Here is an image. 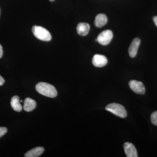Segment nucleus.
<instances>
[{
    "label": "nucleus",
    "instance_id": "1",
    "mask_svg": "<svg viewBox=\"0 0 157 157\" xmlns=\"http://www.w3.org/2000/svg\"><path fill=\"white\" fill-rule=\"evenodd\" d=\"M36 89L39 94L48 98H54L57 95L54 86L46 82H39L36 85Z\"/></svg>",
    "mask_w": 157,
    "mask_h": 157
},
{
    "label": "nucleus",
    "instance_id": "2",
    "mask_svg": "<svg viewBox=\"0 0 157 157\" xmlns=\"http://www.w3.org/2000/svg\"><path fill=\"white\" fill-rule=\"evenodd\" d=\"M32 31L35 37L42 41H50L52 39L51 35L46 29L39 26L35 25L32 28Z\"/></svg>",
    "mask_w": 157,
    "mask_h": 157
},
{
    "label": "nucleus",
    "instance_id": "3",
    "mask_svg": "<svg viewBox=\"0 0 157 157\" xmlns=\"http://www.w3.org/2000/svg\"><path fill=\"white\" fill-rule=\"evenodd\" d=\"M106 110L121 118H125L127 116L126 110L120 104L112 103L108 104L105 108Z\"/></svg>",
    "mask_w": 157,
    "mask_h": 157
},
{
    "label": "nucleus",
    "instance_id": "4",
    "mask_svg": "<svg viewBox=\"0 0 157 157\" xmlns=\"http://www.w3.org/2000/svg\"><path fill=\"white\" fill-rule=\"evenodd\" d=\"M113 37V34L110 30H106L101 32L98 35L97 40L98 42L102 45H106L109 44Z\"/></svg>",
    "mask_w": 157,
    "mask_h": 157
},
{
    "label": "nucleus",
    "instance_id": "5",
    "mask_svg": "<svg viewBox=\"0 0 157 157\" xmlns=\"http://www.w3.org/2000/svg\"><path fill=\"white\" fill-rule=\"evenodd\" d=\"M129 85L130 88L136 94L143 95L145 94V88L141 82L132 80L129 82Z\"/></svg>",
    "mask_w": 157,
    "mask_h": 157
},
{
    "label": "nucleus",
    "instance_id": "6",
    "mask_svg": "<svg viewBox=\"0 0 157 157\" xmlns=\"http://www.w3.org/2000/svg\"><path fill=\"white\" fill-rule=\"evenodd\" d=\"M108 60L106 56L100 54H96L93 57L92 63L97 67H102L106 66Z\"/></svg>",
    "mask_w": 157,
    "mask_h": 157
},
{
    "label": "nucleus",
    "instance_id": "7",
    "mask_svg": "<svg viewBox=\"0 0 157 157\" xmlns=\"http://www.w3.org/2000/svg\"><path fill=\"white\" fill-rule=\"evenodd\" d=\"M140 44V40L139 38H135L132 41L128 49L129 56L131 58L136 56Z\"/></svg>",
    "mask_w": 157,
    "mask_h": 157
},
{
    "label": "nucleus",
    "instance_id": "8",
    "mask_svg": "<svg viewBox=\"0 0 157 157\" xmlns=\"http://www.w3.org/2000/svg\"><path fill=\"white\" fill-rule=\"evenodd\" d=\"M125 153L128 157H137V151L135 146L130 142H126L124 144Z\"/></svg>",
    "mask_w": 157,
    "mask_h": 157
},
{
    "label": "nucleus",
    "instance_id": "9",
    "mask_svg": "<svg viewBox=\"0 0 157 157\" xmlns=\"http://www.w3.org/2000/svg\"><path fill=\"white\" fill-rule=\"evenodd\" d=\"M90 30V26L86 23H80L76 27L77 33L81 36H86Z\"/></svg>",
    "mask_w": 157,
    "mask_h": 157
},
{
    "label": "nucleus",
    "instance_id": "10",
    "mask_svg": "<svg viewBox=\"0 0 157 157\" xmlns=\"http://www.w3.org/2000/svg\"><path fill=\"white\" fill-rule=\"evenodd\" d=\"M108 19L105 14H98L96 16L95 19L94 25L98 28H101L107 23Z\"/></svg>",
    "mask_w": 157,
    "mask_h": 157
},
{
    "label": "nucleus",
    "instance_id": "11",
    "mask_svg": "<svg viewBox=\"0 0 157 157\" xmlns=\"http://www.w3.org/2000/svg\"><path fill=\"white\" fill-rule=\"evenodd\" d=\"M23 109L27 112H30L36 108V101L30 98H26L25 100Z\"/></svg>",
    "mask_w": 157,
    "mask_h": 157
},
{
    "label": "nucleus",
    "instance_id": "12",
    "mask_svg": "<svg viewBox=\"0 0 157 157\" xmlns=\"http://www.w3.org/2000/svg\"><path fill=\"white\" fill-rule=\"evenodd\" d=\"M44 147H38L31 149V150L26 153L25 157H38L43 153L44 151Z\"/></svg>",
    "mask_w": 157,
    "mask_h": 157
},
{
    "label": "nucleus",
    "instance_id": "13",
    "mask_svg": "<svg viewBox=\"0 0 157 157\" xmlns=\"http://www.w3.org/2000/svg\"><path fill=\"white\" fill-rule=\"evenodd\" d=\"M11 105L14 111L20 112L22 110V107L20 103L19 98L17 96H14L11 98Z\"/></svg>",
    "mask_w": 157,
    "mask_h": 157
},
{
    "label": "nucleus",
    "instance_id": "14",
    "mask_svg": "<svg viewBox=\"0 0 157 157\" xmlns=\"http://www.w3.org/2000/svg\"><path fill=\"white\" fill-rule=\"evenodd\" d=\"M151 120L152 123L155 125L157 126V111L152 113L151 116Z\"/></svg>",
    "mask_w": 157,
    "mask_h": 157
},
{
    "label": "nucleus",
    "instance_id": "15",
    "mask_svg": "<svg viewBox=\"0 0 157 157\" xmlns=\"http://www.w3.org/2000/svg\"><path fill=\"white\" fill-rule=\"evenodd\" d=\"M7 132V129L6 127H0V137H2Z\"/></svg>",
    "mask_w": 157,
    "mask_h": 157
},
{
    "label": "nucleus",
    "instance_id": "16",
    "mask_svg": "<svg viewBox=\"0 0 157 157\" xmlns=\"http://www.w3.org/2000/svg\"><path fill=\"white\" fill-rule=\"evenodd\" d=\"M5 82V79H4V78L2 76H0V86L4 84Z\"/></svg>",
    "mask_w": 157,
    "mask_h": 157
},
{
    "label": "nucleus",
    "instance_id": "17",
    "mask_svg": "<svg viewBox=\"0 0 157 157\" xmlns=\"http://www.w3.org/2000/svg\"><path fill=\"white\" fill-rule=\"evenodd\" d=\"M3 48L2 45L0 44V58L2 57L3 56Z\"/></svg>",
    "mask_w": 157,
    "mask_h": 157
},
{
    "label": "nucleus",
    "instance_id": "18",
    "mask_svg": "<svg viewBox=\"0 0 157 157\" xmlns=\"http://www.w3.org/2000/svg\"><path fill=\"white\" fill-rule=\"evenodd\" d=\"M153 20L154 22L155 25L157 27V16H154L153 18Z\"/></svg>",
    "mask_w": 157,
    "mask_h": 157
},
{
    "label": "nucleus",
    "instance_id": "19",
    "mask_svg": "<svg viewBox=\"0 0 157 157\" xmlns=\"http://www.w3.org/2000/svg\"><path fill=\"white\" fill-rule=\"evenodd\" d=\"M54 1V0H50V1H51V2H53V1Z\"/></svg>",
    "mask_w": 157,
    "mask_h": 157
},
{
    "label": "nucleus",
    "instance_id": "20",
    "mask_svg": "<svg viewBox=\"0 0 157 157\" xmlns=\"http://www.w3.org/2000/svg\"><path fill=\"white\" fill-rule=\"evenodd\" d=\"M21 101V102H23V101Z\"/></svg>",
    "mask_w": 157,
    "mask_h": 157
}]
</instances>
